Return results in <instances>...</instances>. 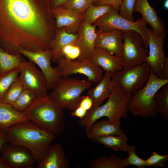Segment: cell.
Instances as JSON below:
<instances>
[{
  "label": "cell",
  "instance_id": "6da1fadb",
  "mask_svg": "<svg viewBox=\"0 0 168 168\" xmlns=\"http://www.w3.org/2000/svg\"><path fill=\"white\" fill-rule=\"evenodd\" d=\"M56 29L49 0H0V46L9 53L52 49Z\"/></svg>",
  "mask_w": 168,
  "mask_h": 168
},
{
  "label": "cell",
  "instance_id": "7a4b0ae2",
  "mask_svg": "<svg viewBox=\"0 0 168 168\" xmlns=\"http://www.w3.org/2000/svg\"><path fill=\"white\" fill-rule=\"evenodd\" d=\"M4 133L8 143L28 149L37 162L44 156L55 138L53 133L31 121L14 125Z\"/></svg>",
  "mask_w": 168,
  "mask_h": 168
},
{
  "label": "cell",
  "instance_id": "3957f363",
  "mask_svg": "<svg viewBox=\"0 0 168 168\" xmlns=\"http://www.w3.org/2000/svg\"><path fill=\"white\" fill-rule=\"evenodd\" d=\"M63 107L47 96L37 97L23 113L30 121L55 135L61 134L65 128Z\"/></svg>",
  "mask_w": 168,
  "mask_h": 168
},
{
  "label": "cell",
  "instance_id": "277c9868",
  "mask_svg": "<svg viewBox=\"0 0 168 168\" xmlns=\"http://www.w3.org/2000/svg\"><path fill=\"white\" fill-rule=\"evenodd\" d=\"M132 95L123 93L116 85L107 101L101 106H92L87 111L85 116L80 119L79 123L85 127L86 132L95 122L102 117H107L108 121L111 124L120 122L121 119L128 116V103Z\"/></svg>",
  "mask_w": 168,
  "mask_h": 168
},
{
  "label": "cell",
  "instance_id": "5b68a950",
  "mask_svg": "<svg viewBox=\"0 0 168 168\" xmlns=\"http://www.w3.org/2000/svg\"><path fill=\"white\" fill-rule=\"evenodd\" d=\"M168 83L155 76L151 71L149 80L141 89L133 93L128 103V109L133 116L154 118L157 112L154 96L158 90Z\"/></svg>",
  "mask_w": 168,
  "mask_h": 168
},
{
  "label": "cell",
  "instance_id": "8992f818",
  "mask_svg": "<svg viewBox=\"0 0 168 168\" xmlns=\"http://www.w3.org/2000/svg\"><path fill=\"white\" fill-rule=\"evenodd\" d=\"M91 86L87 80L62 77L49 95L64 109L73 110L79 106L82 94Z\"/></svg>",
  "mask_w": 168,
  "mask_h": 168
},
{
  "label": "cell",
  "instance_id": "52a82bcc",
  "mask_svg": "<svg viewBox=\"0 0 168 168\" xmlns=\"http://www.w3.org/2000/svg\"><path fill=\"white\" fill-rule=\"evenodd\" d=\"M151 69L146 63L131 68L115 71L111 79L123 93L132 94L143 88L148 82Z\"/></svg>",
  "mask_w": 168,
  "mask_h": 168
},
{
  "label": "cell",
  "instance_id": "ba28073f",
  "mask_svg": "<svg viewBox=\"0 0 168 168\" xmlns=\"http://www.w3.org/2000/svg\"><path fill=\"white\" fill-rule=\"evenodd\" d=\"M93 25L98 27V31L101 32H109L116 29L122 31H136L142 37L145 49H148L146 31L147 23L142 18L136 21H130L121 16L118 12L113 9L98 19Z\"/></svg>",
  "mask_w": 168,
  "mask_h": 168
},
{
  "label": "cell",
  "instance_id": "9c48e42d",
  "mask_svg": "<svg viewBox=\"0 0 168 168\" xmlns=\"http://www.w3.org/2000/svg\"><path fill=\"white\" fill-rule=\"evenodd\" d=\"M123 33L121 56L122 69L131 68L145 63L148 55L141 36L133 30L123 31Z\"/></svg>",
  "mask_w": 168,
  "mask_h": 168
},
{
  "label": "cell",
  "instance_id": "30bf717a",
  "mask_svg": "<svg viewBox=\"0 0 168 168\" xmlns=\"http://www.w3.org/2000/svg\"><path fill=\"white\" fill-rule=\"evenodd\" d=\"M62 77L77 73L87 77L86 80L91 82H100L103 77L104 70L100 66L91 64L90 61H78L61 57L57 62Z\"/></svg>",
  "mask_w": 168,
  "mask_h": 168
},
{
  "label": "cell",
  "instance_id": "8fae6325",
  "mask_svg": "<svg viewBox=\"0 0 168 168\" xmlns=\"http://www.w3.org/2000/svg\"><path fill=\"white\" fill-rule=\"evenodd\" d=\"M19 76L21 80L24 89L32 91L37 97L46 96L49 95L46 77L33 61L30 60L27 61L24 59L20 67Z\"/></svg>",
  "mask_w": 168,
  "mask_h": 168
},
{
  "label": "cell",
  "instance_id": "7c38bea8",
  "mask_svg": "<svg viewBox=\"0 0 168 168\" xmlns=\"http://www.w3.org/2000/svg\"><path fill=\"white\" fill-rule=\"evenodd\" d=\"M53 53L52 49L32 52L20 47L18 50V53L25 56L39 67L46 77L49 90H52L62 77L58 66L53 67L51 66Z\"/></svg>",
  "mask_w": 168,
  "mask_h": 168
},
{
  "label": "cell",
  "instance_id": "4fadbf2b",
  "mask_svg": "<svg viewBox=\"0 0 168 168\" xmlns=\"http://www.w3.org/2000/svg\"><path fill=\"white\" fill-rule=\"evenodd\" d=\"M146 31L149 52L145 63L149 66L152 73L159 78L167 58L163 50L164 42L166 35L159 36L152 29L147 28Z\"/></svg>",
  "mask_w": 168,
  "mask_h": 168
},
{
  "label": "cell",
  "instance_id": "5bb4252c",
  "mask_svg": "<svg viewBox=\"0 0 168 168\" xmlns=\"http://www.w3.org/2000/svg\"><path fill=\"white\" fill-rule=\"evenodd\" d=\"M0 157L8 168H31L36 162L28 149L21 146L13 145L8 142L2 147Z\"/></svg>",
  "mask_w": 168,
  "mask_h": 168
},
{
  "label": "cell",
  "instance_id": "9a60e30c",
  "mask_svg": "<svg viewBox=\"0 0 168 168\" xmlns=\"http://www.w3.org/2000/svg\"><path fill=\"white\" fill-rule=\"evenodd\" d=\"M77 34L78 38L73 44L80 50V54L77 60L90 61L95 48L97 35L96 26L83 22Z\"/></svg>",
  "mask_w": 168,
  "mask_h": 168
},
{
  "label": "cell",
  "instance_id": "2e32d148",
  "mask_svg": "<svg viewBox=\"0 0 168 168\" xmlns=\"http://www.w3.org/2000/svg\"><path fill=\"white\" fill-rule=\"evenodd\" d=\"M56 27H64L68 33L77 34L83 21V14L60 6L51 9Z\"/></svg>",
  "mask_w": 168,
  "mask_h": 168
},
{
  "label": "cell",
  "instance_id": "e0dca14e",
  "mask_svg": "<svg viewBox=\"0 0 168 168\" xmlns=\"http://www.w3.org/2000/svg\"><path fill=\"white\" fill-rule=\"evenodd\" d=\"M95 47L104 49L110 54L121 57L123 47V31L118 29L101 32L96 30Z\"/></svg>",
  "mask_w": 168,
  "mask_h": 168
},
{
  "label": "cell",
  "instance_id": "ac0fdd59",
  "mask_svg": "<svg viewBox=\"0 0 168 168\" xmlns=\"http://www.w3.org/2000/svg\"><path fill=\"white\" fill-rule=\"evenodd\" d=\"M133 12L140 14L142 18L150 25L152 29L157 35H166L164 22L155 10L150 5L147 0H136Z\"/></svg>",
  "mask_w": 168,
  "mask_h": 168
},
{
  "label": "cell",
  "instance_id": "d6986e66",
  "mask_svg": "<svg viewBox=\"0 0 168 168\" xmlns=\"http://www.w3.org/2000/svg\"><path fill=\"white\" fill-rule=\"evenodd\" d=\"M37 163L38 168H68L70 165L62 145L59 143L50 145Z\"/></svg>",
  "mask_w": 168,
  "mask_h": 168
},
{
  "label": "cell",
  "instance_id": "ffe728a7",
  "mask_svg": "<svg viewBox=\"0 0 168 168\" xmlns=\"http://www.w3.org/2000/svg\"><path fill=\"white\" fill-rule=\"evenodd\" d=\"M112 75L110 72L105 71L99 83L88 91L87 95L92 100V106L100 105L105 100L108 98L114 91L116 84L112 80Z\"/></svg>",
  "mask_w": 168,
  "mask_h": 168
},
{
  "label": "cell",
  "instance_id": "44dd1931",
  "mask_svg": "<svg viewBox=\"0 0 168 168\" xmlns=\"http://www.w3.org/2000/svg\"><path fill=\"white\" fill-rule=\"evenodd\" d=\"M90 63L101 67L104 71L112 74L122 69L121 57L112 55L103 49L95 48L90 60Z\"/></svg>",
  "mask_w": 168,
  "mask_h": 168
},
{
  "label": "cell",
  "instance_id": "7402d4cb",
  "mask_svg": "<svg viewBox=\"0 0 168 168\" xmlns=\"http://www.w3.org/2000/svg\"><path fill=\"white\" fill-rule=\"evenodd\" d=\"M30 121L23 112L17 111L10 105L0 102V132L4 133L14 125Z\"/></svg>",
  "mask_w": 168,
  "mask_h": 168
},
{
  "label": "cell",
  "instance_id": "603a6c76",
  "mask_svg": "<svg viewBox=\"0 0 168 168\" xmlns=\"http://www.w3.org/2000/svg\"><path fill=\"white\" fill-rule=\"evenodd\" d=\"M124 133L120 128V122L111 124L108 120H100L93 124L90 129L86 132V136L93 142L101 137L118 135Z\"/></svg>",
  "mask_w": 168,
  "mask_h": 168
},
{
  "label": "cell",
  "instance_id": "cb8c5ba5",
  "mask_svg": "<svg viewBox=\"0 0 168 168\" xmlns=\"http://www.w3.org/2000/svg\"><path fill=\"white\" fill-rule=\"evenodd\" d=\"M78 37L77 34L68 33L64 27L57 28L55 36L51 44L53 51L51 61L53 63H56L60 58L63 48L68 44H74Z\"/></svg>",
  "mask_w": 168,
  "mask_h": 168
},
{
  "label": "cell",
  "instance_id": "d4e9b609",
  "mask_svg": "<svg viewBox=\"0 0 168 168\" xmlns=\"http://www.w3.org/2000/svg\"><path fill=\"white\" fill-rule=\"evenodd\" d=\"M24 60L21 54H10L0 46V75L20 67Z\"/></svg>",
  "mask_w": 168,
  "mask_h": 168
},
{
  "label": "cell",
  "instance_id": "484cf974",
  "mask_svg": "<svg viewBox=\"0 0 168 168\" xmlns=\"http://www.w3.org/2000/svg\"><path fill=\"white\" fill-rule=\"evenodd\" d=\"M96 142L106 147L115 151L127 152L130 146L128 143V139L124 133L115 136L110 135L100 137Z\"/></svg>",
  "mask_w": 168,
  "mask_h": 168
},
{
  "label": "cell",
  "instance_id": "4316f807",
  "mask_svg": "<svg viewBox=\"0 0 168 168\" xmlns=\"http://www.w3.org/2000/svg\"><path fill=\"white\" fill-rule=\"evenodd\" d=\"M113 9L110 5H95L92 3L83 14V22L92 25L98 19L110 12Z\"/></svg>",
  "mask_w": 168,
  "mask_h": 168
},
{
  "label": "cell",
  "instance_id": "83f0119b",
  "mask_svg": "<svg viewBox=\"0 0 168 168\" xmlns=\"http://www.w3.org/2000/svg\"><path fill=\"white\" fill-rule=\"evenodd\" d=\"M121 159L114 154L94 159L88 164L90 168H123Z\"/></svg>",
  "mask_w": 168,
  "mask_h": 168
},
{
  "label": "cell",
  "instance_id": "f1b7e54d",
  "mask_svg": "<svg viewBox=\"0 0 168 168\" xmlns=\"http://www.w3.org/2000/svg\"><path fill=\"white\" fill-rule=\"evenodd\" d=\"M161 88V91L155 95L154 100L158 114L168 122V83Z\"/></svg>",
  "mask_w": 168,
  "mask_h": 168
},
{
  "label": "cell",
  "instance_id": "f546056e",
  "mask_svg": "<svg viewBox=\"0 0 168 168\" xmlns=\"http://www.w3.org/2000/svg\"><path fill=\"white\" fill-rule=\"evenodd\" d=\"M24 89L21 80L18 76L5 93L2 102L12 105Z\"/></svg>",
  "mask_w": 168,
  "mask_h": 168
},
{
  "label": "cell",
  "instance_id": "4dcf8cb0",
  "mask_svg": "<svg viewBox=\"0 0 168 168\" xmlns=\"http://www.w3.org/2000/svg\"><path fill=\"white\" fill-rule=\"evenodd\" d=\"M20 67L0 75V102L11 84L18 77Z\"/></svg>",
  "mask_w": 168,
  "mask_h": 168
},
{
  "label": "cell",
  "instance_id": "1f68e13d",
  "mask_svg": "<svg viewBox=\"0 0 168 168\" xmlns=\"http://www.w3.org/2000/svg\"><path fill=\"white\" fill-rule=\"evenodd\" d=\"M37 97L32 91L25 89L12 105L16 110L23 112L31 104Z\"/></svg>",
  "mask_w": 168,
  "mask_h": 168
},
{
  "label": "cell",
  "instance_id": "d6a6232c",
  "mask_svg": "<svg viewBox=\"0 0 168 168\" xmlns=\"http://www.w3.org/2000/svg\"><path fill=\"white\" fill-rule=\"evenodd\" d=\"M136 147L134 146H130L127 151L128 156L124 159H121V164L123 168L131 165L136 166L138 168H144L146 166L145 160L139 157L136 154Z\"/></svg>",
  "mask_w": 168,
  "mask_h": 168
},
{
  "label": "cell",
  "instance_id": "836d02e7",
  "mask_svg": "<svg viewBox=\"0 0 168 168\" xmlns=\"http://www.w3.org/2000/svg\"><path fill=\"white\" fill-rule=\"evenodd\" d=\"M93 3L92 0H67L60 6L66 9L83 14Z\"/></svg>",
  "mask_w": 168,
  "mask_h": 168
},
{
  "label": "cell",
  "instance_id": "e575fe53",
  "mask_svg": "<svg viewBox=\"0 0 168 168\" xmlns=\"http://www.w3.org/2000/svg\"><path fill=\"white\" fill-rule=\"evenodd\" d=\"M136 0H123L120 6L119 14L125 19L134 21L133 14Z\"/></svg>",
  "mask_w": 168,
  "mask_h": 168
},
{
  "label": "cell",
  "instance_id": "d590c367",
  "mask_svg": "<svg viewBox=\"0 0 168 168\" xmlns=\"http://www.w3.org/2000/svg\"><path fill=\"white\" fill-rule=\"evenodd\" d=\"M168 160V154L161 155L153 151L150 156L145 160V166L156 168L163 167Z\"/></svg>",
  "mask_w": 168,
  "mask_h": 168
},
{
  "label": "cell",
  "instance_id": "8d00e7d4",
  "mask_svg": "<svg viewBox=\"0 0 168 168\" xmlns=\"http://www.w3.org/2000/svg\"><path fill=\"white\" fill-rule=\"evenodd\" d=\"M123 0H96L93 3L95 5H108L112 6L113 8L119 12L120 6Z\"/></svg>",
  "mask_w": 168,
  "mask_h": 168
},
{
  "label": "cell",
  "instance_id": "74e56055",
  "mask_svg": "<svg viewBox=\"0 0 168 168\" xmlns=\"http://www.w3.org/2000/svg\"><path fill=\"white\" fill-rule=\"evenodd\" d=\"M79 106L87 111L93 106L92 100L88 95L86 96H82Z\"/></svg>",
  "mask_w": 168,
  "mask_h": 168
},
{
  "label": "cell",
  "instance_id": "f35d334b",
  "mask_svg": "<svg viewBox=\"0 0 168 168\" xmlns=\"http://www.w3.org/2000/svg\"><path fill=\"white\" fill-rule=\"evenodd\" d=\"M87 111L82 107L78 106L75 110H72L71 115L77 117L81 119L86 116Z\"/></svg>",
  "mask_w": 168,
  "mask_h": 168
},
{
  "label": "cell",
  "instance_id": "ab89813d",
  "mask_svg": "<svg viewBox=\"0 0 168 168\" xmlns=\"http://www.w3.org/2000/svg\"><path fill=\"white\" fill-rule=\"evenodd\" d=\"M80 54L79 49L78 47L74 45L70 53L64 58L68 59L74 60L76 58L77 59Z\"/></svg>",
  "mask_w": 168,
  "mask_h": 168
},
{
  "label": "cell",
  "instance_id": "60d3db41",
  "mask_svg": "<svg viewBox=\"0 0 168 168\" xmlns=\"http://www.w3.org/2000/svg\"><path fill=\"white\" fill-rule=\"evenodd\" d=\"M159 78L162 80L168 79V57H167L164 63Z\"/></svg>",
  "mask_w": 168,
  "mask_h": 168
},
{
  "label": "cell",
  "instance_id": "b9f144b4",
  "mask_svg": "<svg viewBox=\"0 0 168 168\" xmlns=\"http://www.w3.org/2000/svg\"><path fill=\"white\" fill-rule=\"evenodd\" d=\"M67 0H49L50 9L60 6Z\"/></svg>",
  "mask_w": 168,
  "mask_h": 168
},
{
  "label": "cell",
  "instance_id": "7bdbcfd3",
  "mask_svg": "<svg viewBox=\"0 0 168 168\" xmlns=\"http://www.w3.org/2000/svg\"><path fill=\"white\" fill-rule=\"evenodd\" d=\"M7 142V141L5 133L0 132V157L1 149L3 146Z\"/></svg>",
  "mask_w": 168,
  "mask_h": 168
},
{
  "label": "cell",
  "instance_id": "ee69618b",
  "mask_svg": "<svg viewBox=\"0 0 168 168\" xmlns=\"http://www.w3.org/2000/svg\"><path fill=\"white\" fill-rule=\"evenodd\" d=\"M0 168H8L4 160L0 157Z\"/></svg>",
  "mask_w": 168,
  "mask_h": 168
},
{
  "label": "cell",
  "instance_id": "f6af8a7d",
  "mask_svg": "<svg viewBox=\"0 0 168 168\" xmlns=\"http://www.w3.org/2000/svg\"><path fill=\"white\" fill-rule=\"evenodd\" d=\"M164 7L166 10L168 9V0H165L164 2Z\"/></svg>",
  "mask_w": 168,
  "mask_h": 168
},
{
  "label": "cell",
  "instance_id": "bcb514c9",
  "mask_svg": "<svg viewBox=\"0 0 168 168\" xmlns=\"http://www.w3.org/2000/svg\"><path fill=\"white\" fill-rule=\"evenodd\" d=\"M96 0H92L93 2V3L94 2H95Z\"/></svg>",
  "mask_w": 168,
  "mask_h": 168
}]
</instances>
